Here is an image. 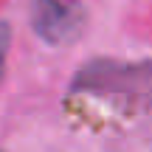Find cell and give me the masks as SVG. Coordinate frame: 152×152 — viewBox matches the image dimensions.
<instances>
[{"label":"cell","instance_id":"cell-4","mask_svg":"<svg viewBox=\"0 0 152 152\" xmlns=\"http://www.w3.org/2000/svg\"><path fill=\"white\" fill-rule=\"evenodd\" d=\"M0 152H3V149H0Z\"/></svg>","mask_w":152,"mask_h":152},{"label":"cell","instance_id":"cell-1","mask_svg":"<svg viewBox=\"0 0 152 152\" xmlns=\"http://www.w3.org/2000/svg\"><path fill=\"white\" fill-rule=\"evenodd\" d=\"M73 87L104 96L124 110H152V62L99 59L82 68Z\"/></svg>","mask_w":152,"mask_h":152},{"label":"cell","instance_id":"cell-2","mask_svg":"<svg viewBox=\"0 0 152 152\" xmlns=\"http://www.w3.org/2000/svg\"><path fill=\"white\" fill-rule=\"evenodd\" d=\"M85 11L76 0H34L31 3V28L42 42L65 45L79 37Z\"/></svg>","mask_w":152,"mask_h":152},{"label":"cell","instance_id":"cell-3","mask_svg":"<svg viewBox=\"0 0 152 152\" xmlns=\"http://www.w3.org/2000/svg\"><path fill=\"white\" fill-rule=\"evenodd\" d=\"M9 45H11V28H9V23H0V79H3V68H6V56H9Z\"/></svg>","mask_w":152,"mask_h":152}]
</instances>
